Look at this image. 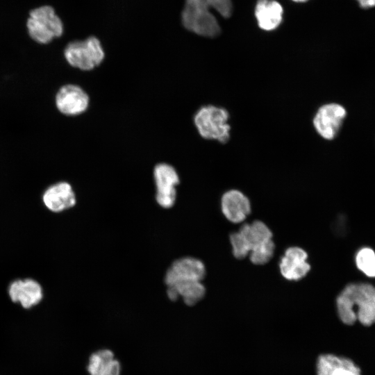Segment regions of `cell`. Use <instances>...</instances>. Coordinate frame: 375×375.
Here are the masks:
<instances>
[{
    "mask_svg": "<svg viewBox=\"0 0 375 375\" xmlns=\"http://www.w3.org/2000/svg\"><path fill=\"white\" fill-rule=\"evenodd\" d=\"M233 254L238 259L247 257L251 251V247L244 235L239 231L233 233L230 235Z\"/></svg>",
    "mask_w": 375,
    "mask_h": 375,
    "instance_id": "21",
    "label": "cell"
},
{
    "mask_svg": "<svg viewBox=\"0 0 375 375\" xmlns=\"http://www.w3.org/2000/svg\"><path fill=\"white\" fill-rule=\"evenodd\" d=\"M294 1H298V2H304V1H306L308 0H293Z\"/></svg>",
    "mask_w": 375,
    "mask_h": 375,
    "instance_id": "23",
    "label": "cell"
},
{
    "mask_svg": "<svg viewBox=\"0 0 375 375\" xmlns=\"http://www.w3.org/2000/svg\"><path fill=\"white\" fill-rule=\"evenodd\" d=\"M217 11L224 17L232 14L231 0H185L181 12V22L188 31L203 37L217 36L221 28L210 9Z\"/></svg>",
    "mask_w": 375,
    "mask_h": 375,
    "instance_id": "2",
    "label": "cell"
},
{
    "mask_svg": "<svg viewBox=\"0 0 375 375\" xmlns=\"http://www.w3.org/2000/svg\"><path fill=\"white\" fill-rule=\"evenodd\" d=\"M221 208L225 217L232 223L242 222L251 212L248 197L238 190H231L222 197Z\"/></svg>",
    "mask_w": 375,
    "mask_h": 375,
    "instance_id": "11",
    "label": "cell"
},
{
    "mask_svg": "<svg viewBox=\"0 0 375 375\" xmlns=\"http://www.w3.org/2000/svg\"><path fill=\"white\" fill-rule=\"evenodd\" d=\"M344 107L330 103L322 106L313 118V125L318 134L327 140H333L338 134L347 116Z\"/></svg>",
    "mask_w": 375,
    "mask_h": 375,
    "instance_id": "6",
    "label": "cell"
},
{
    "mask_svg": "<svg viewBox=\"0 0 375 375\" xmlns=\"http://www.w3.org/2000/svg\"><path fill=\"white\" fill-rule=\"evenodd\" d=\"M56 103L62 114L76 115L88 108L89 97L79 86L66 85L58 90L56 97Z\"/></svg>",
    "mask_w": 375,
    "mask_h": 375,
    "instance_id": "10",
    "label": "cell"
},
{
    "mask_svg": "<svg viewBox=\"0 0 375 375\" xmlns=\"http://www.w3.org/2000/svg\"><path fill=\"white\" fill-rule=\"evenodd\" d=\"M229 114L223 108L212 105L201 107L194 117L200 135L207 140H217L224 144L230 138Z\"/></svg>",
    "mask_w": 375,
    "mask_h": 375,
    "instance_id": "3",
    "label": "cell"
},
{
    "mask_svg": "<svg viewBox=\"0 0 375 375\" xmlns=\"http://www.w3.org/2000/svg\"><path fill=\"white\" fill-rule=\"evenodd\" d=\"M8 294L13 302L19 303L24 308L37 305L42 299V288L33 279L13 281L9 286Z\"/></svg>",
    "mask_w": 375,
    "mask_h": 375,
    "instance_id": "12",
    "label": "cell"
},
{
    "mask_svg": "<svg viewBox=\"0 0 375 375\" xmlns=\"http://www.w3.org/2000/svg\"><path fill=\"white\" fill-rule=\"evenodd\" d=\"M206 288L199 281H182L167 286V294L171 301L182 297L188 306H194L205 296Z\"/></svg>",
    "mask_w": 375,
    "mask_h": 375,
    "instance_id": "15",
    "label": "cell"
},
{
    "mask_svg": "<svg viewBox=\"0 0 375 375\" xmlns=\"http://www.w3.org/2000/svg\"><path fill=\"white\" fill-rule=\"evenodd\" d=\"M275 249V244L272 240L265 243L256 246L249 253L250 260L255 265H264L272 258Z\"/></svg>",
    "mask_w": 375,
    "mask_h": 375,
    "instance_id": "19",
    "label": "cell"
},
{
    "mask_svg": "<svg viewBox=\"0 0 375 375\" xmlns=\"http://www.w3.org/2000/svg\"><path fill=\"white\" fill-rule=\"evenodd\" d=\"M205 276L206 267L200 260L185 257L176 260L169 267L165 274V283L169 286L182 281H201Z\"/></svg>",
    "mask_w": 375,
    "mask_h": 375,
    "instance_id": "8",
    "label": "cell"
},
{
    "mask_svg": "<svg viewBox=\"0 0 375 375\" xmlns=\"http://www.w3.org/2000/svg\"><path fill=\"white\" fill-rule=\"evenodd\" d=\"M64 55L69 64L82 70L94 69L104 58L101 42L94 36L69 42L65 49Z\"/></svg>",
    "mask_w": 375,
    "mask_h": 375,
    "instance_id": "5",
    "label": "cell"
},
{
    "mask_svg": "<svg viewBox=\"0 0 375 375\" xmlns=\"http://www.w3.org/2000/svg\"><path fill=\"white\" fill-rule=\"evenodd\" d=\"M358 268L370 277H375V253L369 248H363L356 255Z\"/></svg>",
    "mask_w": 375,
    "mask_h": 375,
    "instance_id": "20",
    "label": "cell"
},
{
    "mask_svg": "<svg viewBox=\"0 0 375 375\" xmlns=\"http://www.w3.org/2000/svg\"><path fill=\"white\" fill-rule=\"evenodd\" d=\"M42 199L46 207L55 212L67 210L76 204V197L72 186L66 182L50 186L44 192Z\"/></svg>",
    "mask_w": 375,
    "mask_h": 375,
    "instance_id": "14",
    "label": "cell"
},
{
    "mask_svg": "<svg viewBox=\"0 0 375 375\" xmlns=\"http://www.w3.org/2000/svg\"><path fill=\"white\" fill-rule=\"evenodd\" d=\"M317 375H361L360 368L350 359L333 354H322L316 364Z\"/></svg>",
    "mask_w": 375,
    "mask_h": 375,
    "instance_id": "13",
    "label": "cell"
},
{
    "mask_svg": "<svg viewBox=\"0 0 375 375\" xmlns=\"http://www.w3.org/2000/svg\"><path fill=\"white\" fill-rule=\"evenodd\" d=\"M251 247H253L272 240V232L262 222L256 220L251 224H243L240 230Z\"/></svg>",
    "mask_w": 375,
    "mask_h": 375,
    "instance_id": "18",
    "label": "cell"
},
{
    "mask_svg": "<svg viewBox=\"0 0 375 375\" xmlns=\"http://www.w3.org/2000/svg\"><path fill=\"white\" fill-rule=\"evenodd\" d=\"M338 316L345 324L375 323V288L366 283L348 285L336 299Z\"/></svg>",
    "mask_w": 375,
    "mask_h": 375,
    "instance_id": "1",
    "label": "cell"
},
{
    "mask_svg": "<svg viewBox=\"0 0 375 375\" xmlns=\"http://www.w3.org/2000/svg\"><path fill=\"white\" fill-rule=\"evenodd\" d=\"M153 176L156 185L157 203L164 208L172 207L176 197L175 186L179 183L176 171L169 164L160 163L156 165Z\"/></svg>",
    "mask_w": 375,
    "mask_h": 375,
    "instance_id": "7",
    "label": "cell"
},
{
    "mask_svg": "<svg viewBox=\"0 0 375 375\" xmlns=\"http://www.w3.org/2000/svg\"><path fill=\"white\" fill-rule=\"evenodd\" d=\"M283 12L281 5L274 0H258L255 8L258 26L265 31L276 29L282 22Z\"/></svg>",
    "mask_w": 375,
    "mask_h": 375,
    "instance_id": "16",
    "label": "cell"
},
{
    "mask_svg": "<svg viewBox=\"0 0 375 375\" xmlns=\"http://www.w3.org/2000/svg\"><path fill=\"white\" fill-rule=\"evenodd\" d=\"M88 371L90 375H120L121 365L109 349H101L89 358Z\"/></svg>",
    "mask_w": 375,
    "mask_h": 375,
    "instance_id": "17",
    "label": "cell"
},
{
    "mask_svg": "<svg viewBox=\"0 0 375 375\" xmlns=\"http://www.w3.org/2000/svg\"><path fill=\"white\" fill-rule=\"evenodd\" d=\"M306 251L299 247L288 248L279 262L281 275L288 281H299L310 270Z\"/></svg>",
    "mask_w": 375,
    "mask_h": 375,
    "instance_id": "9",
    "label": "cell"
},
{
    "mask_svg": "<svg viewBox=\"0 0 375 375\" xmlns=\"http://www.w3.org/2000/svg\"><path fill=\"white\" fill-rule=\"evenodd\" d=\"M30 37L40 44H47L62 35L63 24L50 6H43L32 10L27 20Z\"/></svg>",
    "mask_w": 375,
    "mask_h": 375,
    "instance_id": "4",
    "label": "cell"
},
{
    "mask_svg": "<svg viewBox=\"0 0 375 375\" xmlns=\"http://www.w3.org/2000/svg\"><path fill=\"white\" fill-rule=\"evenodd\" d=\"M359 6L362 8H370L375 7V0H356Z\"/></svg>",
    "mask_w": 375,
    "mask_h": 375,
    "instance_id": "22",
    "label": "cell"
}]
</instances>
